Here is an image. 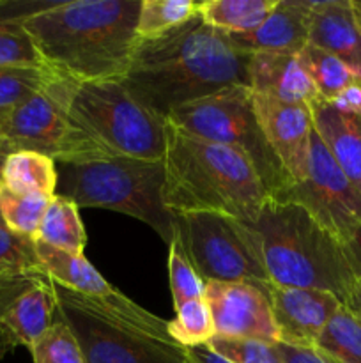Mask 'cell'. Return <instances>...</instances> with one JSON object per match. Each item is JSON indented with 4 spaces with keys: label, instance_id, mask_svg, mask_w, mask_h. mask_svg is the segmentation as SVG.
Returning <instances> with one entry per match:
<instances>
[{
    "label": "cell",
    "instance_id": "obj_1",
    "mask_svg": "<svg viewBox=\"0 0 361 363\" xmlns=\"http://www.w3.org/2000/svg\"><path fill=\"white\" fill-rule=\"evenodd\" d=\"M250 53L197 14L151 39H138L122 84L166 121L172 110L229 87H250Z\"/></svg>",
    "mask_w": 361,
    "mask_h": 363
},
{
    "label": "cell",
    "instance_id": "obj_2",
    "mask_svg": "<svg viewBox=\"0 0 361 363\" xmlns=\"http://www.w3.org/2000/svg\"><path fill=\"white\" fill-rule=\"evenodd\" d=\"M142 0L50 2L21 21L46 66L76 82L122 80L138 43Z\"/></svg>",
    "mask_w": 361,
    "mask_h": 363
},
{
    "label": "cell",
    "instance_id": "obj_3",
    "mask_svg": "<svg viewBox=\"0 0 361 363\" xmlns=\"http://www.w3.org/2000/svg\"><path fill=\"white\" fill-rule=\"evenodd\" d=\"M163 201L170 213H218L244 223L257 222L264 183L239 151L204 140L165 123Z\"/></svg>",
    "mask_w": 361,
    "mask_h": 363
},
{
    "label": "cell",
    "instance_id": "obj_4",
    "mask_svg": "<svg viewBox=\"0 0 361 363\" xmlns=\"http://www.w3.org/2000/svg\"><path fill=\"white\" fill-rule=\"evenodd\" d=\"M57 321L76 337L88 363H190L170 337L168 321L117 289L94 296L53 284Z\"/></svg>",
    "mask_w": 361,
    "mask_h": 363
},
{
    "label": "cell",
    "instance_id": "obj_5",
    "mask_svg": "<svg viewBox=\"0 0 361 363\" xmlns=\"http://www.w3.org/2000/svg\"><path fill=\"white\" fill-rule=\"evenodd\" d=\"M251 229L271 284L328 291L345 303L356 280L342 243L306 209L268 197Z\"/></svg>",
    "mask_w": 361,
    "mask_h": 363
},
{
    "label": "cell",
    "instance_id": "obj_6",
    "mask_svg": "<svg viewBox=\"0 0 361 363\" xmlns=\"http://www.w3.org/2000/svg\"><path fill=\"white\" fill-rule=\"evenodd\" d=\"M57 194L78 208H99L133 216L152 227L165 243L173 240V215L163 201V160L106 156L78 163H57Z\"/></svg>",
    "mask_w": 361,
    "mask_h": 363
},
{
    "label": "cell",
    "instance_id": "obj_7",
    "mask_svg": "<svg viewBox=\"0 0 361 363\" xmlns=\"http://www.w3.org/2000/svg\"><path fill=\"white\" fill-rule=\"evenodd\" d=\"M71 113L105 156L163 160L166 121L137 101L120 80L80 82Z\"/></svg>",
    "mask_w": 361,
    "mask_h": 363
},
{
    "label": "cell",
    "instance_id": "obj_8",
    "mask_svg": "<svg viewBox=\"0 0 361 363\" xmlns=\"http://www.w3.org/2000/svg\"><path fill=\"white\" fill-rule=\"evenodd\" d=\"M166 121L190 135L227 145L246 156L260 176L269 197L280 195L294 183L258 124L250 87L236 85L177 106Z\"/></svg>",
    "mask_w": 361,
    "mask_h": 363
},
{
    "label": "cell",
    "instance_id": "obj_9",
    "mask_svg": "<svg viewBox=\"0 0 361 363\" xmlns=\"http://www.w3.org/2000/svg\"><path fill=\"white\" fill-rule=\"evenodd\" d=\"M78 84L64 73L6 116V155L34 151L57 163H78L106 158L71 113V98Z\"/></svg>",
    "mask_w": 361,
    "mask_h": 363
},
{
    "label": "cell",
    "instance_id": "obj_10",
    "mask_svg": "<svg viewBox=\"0 0 361 363\" xmlns=\"http://www.w3.org/2000/svg\"><path fill=\"white\" fill-rule=\"evenodd\" d=\"M173 236L180 241L195 272L205 282L271 284L251 223L218 213H172Z\"/></svg>",
    "mask_w": 361,
    "mask_h": 363
},
{
    "label": "cell",
    "instance_id": "obj_11",
    "mask_svg": "<svg viewBox=\"0 0 361 363\" xmlns=\"http://www.w3.org/2000/svg\"><path fill=\"white\" fill-rule=\"evenodd\" d=\"M273 199L306 209L342 245L361 225V191L333 160L315 130L311 131L304 177Z\"/></svg>",
    "mask_w": 361,
    "mask_h": 363
},
{
    "label": "cell",
    "instance_id": "obj_12",
    "mask_svg": "<svg viewBox=\"0 0 361 363\" xmlns=\"http://www.w3.org/2000/svg\"><path fill=\"white\" fill-rule=\"evenodd\" d=\"M204 294L216 335L280 342L271 305L260 287L251 284L205 282Z\"/></svg>",
    "mask_w": 361,
    "mask_h": 363
},
{
    "label": "cell",
    "instance_id": "obj_13",
    "mask_svg": "<svg viewBox=\"0 0 361 363\" xmlns=\"http://www.w3.org/2000/svg\"><path fill=\"white\" fill-rule=\"evenodd\" d=\"M278 328L280 342L314 350L329 319L342 307L335 294L269 284L264 289Z\"/></svg>",
    "mask_w": 361,
    "mask_h": 363
},
{
    "label": "cell",
    "instance_id": "obj_14",
    "mask_svg": "<svg viewBox=\"0 0 361 363\" xmlns=\"http://www.w3.org/2000/svg\"><path fill=\"white\" fill-rule=\"evenodd\" d=\"M258 124L273 152L294 183L306 174L310 138L314 131L310 106L280 101L271 96L251 91Z\"/></svg>",
    "mask_w": 361,
    "mask_h": 363
},
{
    "label": "cell",
    "instance_id": "obj_15",
    "mask_svg": "<svg viewBox=\"0 0 361 363\" xmlns=\"http://www.w3.org/2000/svg\"><path fill=\"white\" fill-rule=\"evenodd\" d=\"M311 0H278L273 13L246 34L230 35L241 52L250 53H299L308 45Z\"/></svg>",
    "mask_w": 361,
    "mask_h": 363
},
{
    "label": "cell",
    "instance_id": "obj_16",
    "mask_svg": "<svg viewBox=\"0 0 361 363\" xmlns=\"http://www.w3.org/2000/svg\"><path fill=\"white\" fill-rule=\"evenodd\" d=\"M308 45L335 55L361 82V30L350 0L311 2Z\"/></svg>",
    "mask_w": 361,
    "mask_h": 363
},
{
    "label": "cell",
    "instance_id": "obj_17",
    "mask_svg": "<svg viewBox=\"0 0 361 363\" xmlns=\"http://www.w3.org/2000/svg\"><path fill=\"white\" fill-rule=\"evenodd\" d=\"M57 321V298L50 279L25 291L0 318V358L28 347Z\"/></svg>",
    "mask_w": 361,
    "mask_h": 363
},
{
    "label": "cell",
    "instance_id": "obj_18",
    "mask_svg": "<svg viewBox=\"0 0 361 363\" xmlns=\"http://www.w3.org/2000/svg\"><path fill=\"white\" fill-rule=\"evenodd\" d=\"M250 89L294 105L310 106L319 99L297 53H255L250 64Z\"/></svg>",
    "mask_w": 361,
    "mask_h": 363
},
{
    "label": "cell",
    "instance_id": "obj_19",
    "mask_svg": "<svg viewBox=\"0 0 361 363\" xmlns=\"http://www.w3.org/2000/svg\"><path fill=\"white\" fill-rule=\"evenodd\" d=\"M314 130L350 183L361 191V117L319 98L310 105Z\"/></svg>",
    "mask_w": 361,
    "mask_h": 363
},
{
    "label": "cell",
    "instance_id": "obj_20",
    "mask_svg": "<svg viewBox=\"0 0 361 363\" xmlns=\"http://www.w3.org/2000/svg\"><path fill=\"white\" fill-rule=\"evenodd\" d=\"M34 245L42 272L57 286L94 296H103L115 289L103 279L101 273L85 259L84 254H71L41 241H34Z\"/></svg>",
    "mask_w": 361,
    "mask_h": 363
},
{
    "label": "cell",
    "instance_id": "obj_21",
    "mask_svg": "<svg viewBox=\"0 0 361 363\" xmlns=\"http://www.w3.org/2000/svg\"><path fill=\"white\" fill-rule=\"evenodd\" d=\"M0 184L14 194H41L53 197L59 184L57 162L34 151L9 152L0 169Z\"/></svg>",
    "mask_w": 361,
    "mask_h": 363
},
{
    "label": "cell",
    "instance_id": "obj_22",
    "mask_svg": "<svg viewBox=\"0 0 361 363\" xmlns=\"http://www.w3.org/2000/svg\"><path fill=\"white\" fill-rule=\"evenodd\" d=\"M276 4L278 0H205L198 2V14L225 34H246L273 13Z\"/></svg>",
    "mask_w": 361,
    "mask_h": 363
},
{
    "label": "cell",
    "instance_id": "obj_23",
    "mask_svg": "<svg viewBox=\"0 0 361 363\" xmlns=\"http://www.w3.org/2000/svg\"><path fill=\"white\" fill-rule=\"evenodd\" d=\"M34 241H41L71 254H84L87 233L80 218V208L69 199L55 195L46 209Z\"/></svg>",
    "mask_w": 361,
    "mask_h": 363
},
{
    "label": "cell",
    "instance_id": "obj_24",
    "mask_svg": "<svg viewBox=\"0 0 361 363\" xmlns=\"http://www.w3.org/2000/svg\"><path fill=\"white\" fill-rule=\"evenodd\" d=\"M297 59L324 101H333L349 85L361 84L347 64L321 48L306 45L297 53Z\"/></svg>",
    "mask_w": 361,
    "mask_h": 363
},
{
    "label": "cell",
    "instance_id": "obj_25",
    "mask_svg": "<svg viewBox=\"0 0 361 363\" xmlns=\"http://www.w3.org/2000/svg\"><path fill=\"white\" fill-rule=\"evenodd\" d=\"M314 350L342 363H361V319L342 305L329 319Z\"/></svg>",
    "mask_w": 361,
    "mask_h": 363
},
{
    "label": "cell",
    "instance_id": "obj_26",
    "mask_svg": "<svg viewBox=\"0 0 361 363\" xmlns=\"http://www.w3.org/2000/svg\"><path fill=\"white\" fill-rule=\"evenodd\" d=\"M55 197V195H53ZM53 197L41 194H14L0 184V220L18 236L35 240L45 213Z\"/></svg>",
    "mask_w": 361,
    "mask_h": 363
},
{
    "label": "cell",
    "instance_id": "obj_27",
    "mask_svg": "<svg viewBox=\"0 0 361 363\" xmlns=\"http://www.w3.org/2000/svg\"><path fill=\"white\" fill-rule=\"evenodd\" d=\"M198 14L191 0H142L137 21L138 39H151L186 23Z\"/></svg>",
    "mask_w": 361,
    "mask_h": 363
},
{
    "label": "cell",
    "instance_id": "obj_28",
    "mask_svg": "<svg viewBox=\"0 0 361 363\" xmlns=\"http://www.w3.org/2000/svg\"><path fill=\"white\" fill-rule=\"evenodd\" d=\"M60 71L53 67H0V113H9L50 84Z\"/></svg>",
    "mask_w": 361,
    "mask_h": 363
},
{
    "label": "cell",
    "instance_id": "obj_29",
    "mask_svg": "<svg viewBox=\"0 0 361 363\" xmlns=\"http://www.w3.org/2000/svg\"><path fill=\"white\" fill-rule=\"evenodd\" d=\"M168 333L183 347L207 346L216 330L205 298L177 307L176 318L168 321Z\"/></svg>",
    "mask_w": 361,
    "mask_h": 363
},
{
    "label": "cell",
    "instance_id": "obj_30",
    "mask_svg": "<svg viewBox=\"0 0 361 363\" xmlns=\"http://www.w3.org/2000/svg\"><path fill=\"white\" fill-rule=\"evenodd\" d=\"M32 363H88L74 333L55 321L28 350Z\"/></svg>",
    "mask_w": 361,
    "mask_h": 363
},
{
    "label": "cell",
    "instance_id": "obj_31",
    "mask_svg": "<svg viewBox=\"0 0 361 363\" xmlns=\"http://www.w3.org/2000/svg\"><path fill=\"white\" fill-rule=\"evenodd\" d=\"M168 275L173 308L180 307V305L188 303V301L205 298L204 280L195 272L186 252H184L183 245H180V241L176 236L168 243Z\"/></svg>",
    "mask_w": 361,
    "mask_h": 363
},
{
    "label": "cell",
    "instance_id": "obj_32",
    "mask_svg": "<svg viewBox=\"0 0 361 363\" xmlns=\"http://www.w3.org/2000/svg\"><path fill=\"white\" fill-rule=\"evenodd\" d=\"M41 53L18 21H0V67H45Z\"/></svg>",
    "mask_w": 361,
    "mask_h": 363
},
{
    "label": "cell",
    "instance_id": "obj_33",
    "mask_svg": "<svg viewBox=\"0 0 361 363\" xmlns=\"http://www.w3.org/2000/svg\"><path fill=\"white\" fill-rule=\"evenodd\" d=\"M207 346L232 363H285L276 344L260 342V340L214 335Z\"/></svg>",
    "mask_w": 361,
    "mask_h": 363
},
{
    "label": "cell",
    "instance_id": "obj_34",
    "mask_svg": "<svg viewBox=\"0 0 361 363\" xmlns=\"http://www.w3.org/2000/svg\"><path fill=\"white\" fill-rule=\"evenodd\" d=\"M6 272H42V268L34 240L18 236L0 225V273Z\"/></svg>",
    "mask_w": 361,
    "mask_h": 363
},
{
    "label": "cell",
    "instance_id": "obj_35",
    "mask_svg": "<svg viewBox=\"0 0 361 363\" xmlns=\"http://www.w3.org/2000/svg\"><path fill=\"white\" fill-rule=\"evenodd\" d=\"M48 279L45 272H6L0 273V318L7 308L35 284Z\"/></svg>",
    "mask_w": 361,
    "mask_h": 363
},
{
    "label": "cell",
    "instance_id": "obj_36",
    "mask_svg": "<svg viewBox=\"0 0 361 363\" xmlns=\"http://www.w3.org/2000/svg\"><path fill=\"white\" fill-rule=\"evenodd\" d=\"M343 255L349 264L354 280L361 282V225L353 233V236L342 245Z\"/></svg>",
    "mask_w": 361,
    "mask_h": 363
},
{
    "label": "cell",
    "instance_id": "obj_37",
    "mask_svg": "<svg viewBox=\"0 0 361 363\" xmlns=\"http://www.w3.org/2000/svg\"><path fill=\"white\" fill-rule=\"evenodd\" d=\"M329 103H333L342 112L354 113V116L361 117V84L349 85Z\"/></svg>",
    "mask_w": 361,
    "mask_h": 363
},
{
    "label": "cell",
    "instance_id": "obj_38",
    "mask_svg": "<svg viewBox=\"0 0 361 363\" xmlns=\"http://www.w3.org/2000/svg\"><path fill=\"white\" fill-rule=\"evenodd\" d=\"M276 347H278L285 363H326L321 358V354L310 347H296L282 342H276Z\"/></svg>",
    "mask_w": 361,
    "mask_h": 363
},
{
    "label": "cell",
    "instance_id": "obj_39",
    "mask_svg": "<svg viewBox=\"0 0 361 363\" xmlns=\"http://www.w3.org/2000/svg\"><path fill=\"white\" fill-rule=\"evenodd\" d=\"M186 357L190 363H232L227 358L219 357L218 353H214L209 346L186 347Z\"/></svg>",
    "mask_w": 361,
    "mask_h": 363
},
{
    "label": "cell",
    "instance_id": "obj_40",
    "mask_svg": "<svg viewBox=\"0 0 361 363\" xmlns=\"http://www.w3.org/2000/svg\"><path fill=\"white\" fill-rule=\"evenodd\" d=\"M343 305H345L353 314H356L357 318L361 319V282L354 284V287L350 289L349 296H347L345 303Z\"/></svg>",
    "mask_w": 361,
    "mask_h": 363
},
{
    "label": "cell",
    "instance_id": "obj_41",
    "mask_svg": "<svg viewBox=\"0 0 361 363\" xmlns=\"http://www.w3.org/2000/svg\"><path fill=\"white\" fill-rule=\"evenodd\" d=\"M350 6H353L354 18H356V23L361 30V0H350Z\"/></svg>",
    "mask_w": 361,
    "mask_h": 363
},
{
    "label": "cell",
    "instance_id": "obj_42",
    "mask_svg": "<svg viewBox=\"0 0 361 363\" xmlns=\"http://www.w3.org/2000/svg\"><path fill=\"white\" fill-rule=\"evenodd\" d=\"M6 116L7 113H0V155H6V149H4V128H6Z\"/></svg>",
    "mask_w": 361,
    "mask_h": 363
},
{
    "label": "cell",
    "instance_id": "obj_43",
    "mask_svg": "<svg viewBox=\"0 0 361 363\" xmlns=\"http://www.w3.org/2000/svg\"><path fill=\"white\" fill-rule=\"evenodd\" d=\"M319 353V351H317ZM321 354V358L322 360H324L326 363H342V362H338V360H335V358H331V357H328V354H322V353H319Z\"/></svg>",
    "mask_w": 361,
    "mask_h": 363
},
{
    "label": "cell",
    "instance_id": "obj_44",
    "mask_svg": "<svg viewBox=\"0 0 361 363\" xmlns=\"http://www.w3.org/2000/svg\"><path fill=\"white\" fill-rule=\"evenodd\" d=\"M4 158H6V156H2V155H0V169H2V163H4ZM0 225H2V220H0Z\"/></svg>",
    "mask_w": 361,
    "mask_h": 363
}]
</instances>
